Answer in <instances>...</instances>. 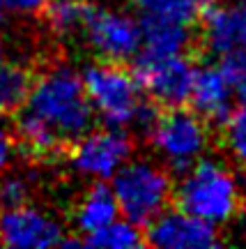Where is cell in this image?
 Here are the masks:
<instances>
[{
  "instance_id": "cell-1",
  "label": "cell",
  "mask_w": 246,
  "mask_h": 249,
  "mask_svg": "<svg viewBox=\"0 0 246 249\" xmlns=\"http://www.w3.org/2000/svg\"><path fill=\"white\" fill-rule=\"evenodd\" d=\"M23 107L44 120L67 145L90 132L95 120V108L85 95L83 81L67 65H53L37 76Z\"/></svg>"
},
{
  "instance_id": "cell-2",
  "label": "cell",
  "mask_w": 246,
  "mask_h": 249,
  "mask_svg": "<svg viewBox=\"0 0 246 249\" xmlns=\"http://www.w3.org/2000/svg\"><path fill=\"white\" fill-rule=\"evenodd\" d=\"M180 210L212 226L228 224L242 208V187L232 171L219 160H198L177 187Z\"/></svg>"
},
{
  "instance_id": "cell-3",
  "label": "cell",
  "mask_w": 246,
  "mask_h": 249,
  "mask_svg": "<svg viewBox=\"0 0 246 249\" xmlns=\"http://www.w3.org/2000/svg\"><path fill=\"white\" fill-rule=\"evenodd\" d=\"M113 194L120 214L136 226H148L173 198V182L166 169L148 160L124 161L113 176Z\"/></svg>"
},
{
  "instance_id": "cell-4",
  "label": "cell",
  "mask_w": 246,
  "mask_h": 249,
  "mask_svg": "<svg viewBox=\"0 0 246 249\" xmlns=\"http://www.w3.org/2000/svg\"><path fill=\"white\" fill-rule=\"evenodd\" d=\"M83 88L92 108L111 127H127L141 107V86L133 71L124 70L120 62H99L83 71Z\"/></svg>"
},
{
  "instance_id": "cell-5",
  "label": "cell",
  "mask_w": 246,
  "mask_h": 249,
  "mask_svg": "<svg viewBox=\"0 0 246 249\" xmlns=\"http://www.w3.org/2000/svg\"><path fill=\"white\" fill-rule=\"evenodd\" d=\"M148 136L168 166L177 173L191 169L210 145L207 123L198 113L184 111L182 107L159 113L157 123Z\"/></svg>"
},
{
  "instance_id": "cell-6",
  "label": "cell",
  "mask_w": 246,
  "mask_h": 249,
  "mask_svg": "<svg viewBox=\"0 0 246 249\" xmlns=\"http://www.w3.org/2000/svg\"><path fill=\"white\" fill-rule=\"evenodd\" d=\"M133 58V76L141 90L148 92L157 107L177 108L189 102L196 67L186 58V53L148 55L138 51Z\"/></svg>"
},
{
  "instance_id": "cell-7",
  "label": "cell",
  "mask_w": 246,
  "mask_h": 249,
  "mask_svg": "<svg viewBox=\"0 0 246 249\" xmlns=\"http://www.w3.org/2000/svg\"><path fill=\"white\" fill-rule=\"evenodd\" d=\"M131 139L120 127H113V129L85 132L69 145L67 157L71 166L83 176L95 180H108L131 157Z\"/></svg>"
},
{
  "instance_id": "cell-8",
  "label": "cell",
  "mask_w": 246,
  "mask_h": 249,
  "mask_svg": "<svg viewBox=\"0 0 246 249\" xmlns=\"http://www.w3.org/2000/svg\"><path fill=\"white\" fill-rule=\"evenodd\" d=\"M0 245L7 247H65L81 245V238H67L60 222L30 205L0 210Z\"/></svg>"
},
{
  "instance_id": "cell-9",
  "label": "cell",
  "mask_w": 246,
  "mask_h": 249,
  "mask_svg": "<svg viewBox=\"0 0 246 249\" xmlns=\"http://www.w3.org/2000/svg\"><path fill=\"white\" fill-rule=\"evenodd\" d=\"M83 33L92 49L111 62L129 60L141 51V23L124 12L92 5Z\"/></svg>"
},
{
  "instance_id": "cell-10",
  "label": "cell",
  "mask_w": 246,
  "mask_h": 249,
  "mask_svg": "<svg viewBox=\"0 0 246 249\" xmlns=\"http://www.w3.org/2000/svg\"><path fill=\"white\" fill-rule=\"evenodd\" d=\"M221 242L216 226L184 210H164L148 224L145 245L159 249H210Z\"/></svg>"
},
{
  "instance_id": "cell-11",
  "label": "cell",
  "mask_w": 246,
  "mask_h": 249,
  "mask_svg": "<svg viewBox=\"0 0 246 249\" xmlns=\"http://www.w3.org/2000/svg\"><path fill=\"white\" fill-rule=\"evenodd\" d=\"M202 44L212 55H226L246 49V9L239 2L207 5L200 14Z\"/></svg>"
},
{
  "instance_id": "cell-12",
  "label": "cell",
  "mask_w": 246,
  "mask_h": 249,
  "mask_svg": "<svg viewBox=\"0 0 246 249\" xmlns=\"http://www.w3.org/2000/svg\"><path fill=\"white\" fill-rule=\"evenodd\" d=\"M232 90L223 79L219 67H202L196 70L194 86L189 102L194 104L196 113L210 124H223L232 111Z\"/></svg>"
},
{
  "instance_id": "cell-13",
  "label": "cell",
  "mask_w": 246,
  "mask_h": 249,
  "mask_svg": "<svg viewBox=\"0 0 246 249\" xmlns=\"http://www.w3.org/2000/svg\"><path fill=\"white\" fill-rule=\"evenodd\" d=\"M141 23V53L148 55H177L186 53L191 46V33L186 23L143 14Z\"/></svg>"
},
{
  "instance_id": "cell-14",
  "label": "cell",
  "mask_w": 246,
  "mask_h": 249,
  "mask_svg": "<svg viewBox=\"0 0 246 249\" xmlns=\"http://www.w3.org/2000/svg\"><path fill=\"white\" fill-rule=\"evenodd\" d=\"M117 217H120V208H117L113 189L99 180L92 187H88L85 194L81 196L79 205H76V214H74V224L81 233L90 235V233L115 222Z\"/></svg>"
},
{
  "instance_id": "cell-15",
  "label": "cell",
  "mask_w": 246,
  "mask_h": 249,
  "mask_svg": "<svg viewBox=\"0 0 246 249\" xmlns=\"http://www.w3.org/2000/svg\"><path fill=\"white\" fill-rule=\"evenodd\" d=\"M14 116H16L18 143H21V148H26L33 157H37V160H51V157H58L62 152H67L69 145L62 141L44 120H39V118L33 116L26 108L16 111Z\"/></svg>"
},
{
  "instance_id": "cell-16",
  "label": "cell",
  "mask_w": 246,
  "mask_h": 249,
  "mask_svg": "<svg viewBox=\"0 0 246 249\" xmlns=\"http://www.w3.org/2000/svg\"><path fill=\"white\" fill-rule=\"evenodd\" d=\"M33 86V74L16 62H0V116H14L23 108Z\"/></svg>"
},
{
  "instance_id": "cell-17",
  "label": "cell",
  "mask_w": 246,
  "mask_h": 249,
  "mask_svg": "<svg viewBox=\"0 0 246 249\" xmlns=\"http://www.w3.org/2000/svg\"><path fill=\"white\" fill-rule=\"evenodd\" d=\"M90 9L92 5L85 0H46L42 14L55 35L69 37L83 33Z\"/></svg>"
},
{
  "instance_id": "cell-18",
  "label": "cell",
  "mask_w": 246,
  "mask_h": 249,
  "mask_svg": "<svg viewBox=\"0 0 246 249\" xmlns=\"http://www.w3.org/2000/svg\"><path fill=\"white\" fill-rule=\"evenodd\" d=\"M83 245L90 247H106V249H136L145 245V235H143L141 226L131 224L129 219H115L108 226L99 229V231L90 233L85 238H81Z\"/></svg>"
},
{
  "instance_id": "cell-19",
  "label": "cell",
  "mask_w": 246,
  "mask_h": 249,
  "mask_svg": "<svg viewBox=\"0 0 246 249\" xmlns=\"http://www.w3.org/2000/svg\"><path fill=\"white\" fill-rule=\"evenodd\" d=\"M136 2L148 17L168 18V21L189 26L200 18V14L212 0H136Z\"/></svg>"
},
{
  "instance_id": "cell-20",
  "label": "cell",
  "mask_w": 246,
  "mask_h": 249,
  "mask_svg": "<svg viewBox=\"0 0 246 249\" xmlns=\"http://www.w3.org/2000/svg\"><path fill=\"white\" fill-rule=\"evenodd\" d=\"M221 127H223V136H226V145H228L230 155L246 169V99L239 108L230 111L228 120Z\"/></svg>"
},
{
  "instance_id": "cell-21",
  "label": "cell",
  "mask_w": 246,
  "mask_h": 249,
  "mask_svg": "<svg viewBox=\"0 0 246 249\" xmlns=\"http://www.w3.org/2000/svg\"><path fill=\"white\" fill-rule=\"evenodd\" d=\"M221 74L228 81L232 95L242 102L246 99V49L221 55Z\"/></svg>"
},
{
  "instance_id": "cell-22",
  "label": "cell",
  "mask_w": 246,
  "mask_h": 249,
  "mask_svg": "<svg viewBox=\"0 0 246 249\" xmlns=\"http://www.w3.org/2000/svg\"><path fill=\"white\" fill-rule=\"evenodd\" d=\"M30 194H33V187L26 176L7 173L0 178V210L26 205L30 201Z\"/></svg>"
},
{
  "instance_id": "cell-23",
  "label": "cell",
  "mask_w": 246,
  "mask_h": 249,
  "mask_svg": "<svg viewBox=\"0 0 246 249\" xmlns=\"http://www.w3.org/2000/svg\"><path fill=\"white\" fill-rule=\"evenodd\" d=\"M46 0H0V12L18 14V17H35L42 14Z\"/></svg>"
},
{
  "instance_id": "cell-24",
  "label": "cell",
  "mask_w": 246,
  "mask_h": 249,
  "mask_svg": "<svg viewBox=\"0 0 246 249\" xmlns=\"http://www.w3.org/2000/svg\"><path fill=\"white\" fill-rule=\"evenodd\" d=\"M12 157H14V139L9 136L5 124L0 123V173L9 169Z\"/></svg>"
},
{
  "instance_id": "cell-25",
  "label": "cell",
  "mask_w": 246,
  "mask_h": 249,
  "mask_svg": "<svg viewBox=\"0 0 246 249\" xmlns=\"http://www.w3.org/2000/svg\"><path fill=\"white\" fill-rule=\"evenodd\" d=\"M2 28H5V12H0V33H2Z\"/></svg>"
},
{
  "instance_id": "cell-26",
  "label": "cell",
  "mask_w": 246,
  "mask_h": 249,
  "mask_svg": "<svg viewBox=\"0 0 246 249\" xmlns=\"http://www.w3.org/2000/svg\"><path fill=\"white\" fill-rule=\"evenodd\" d=\"M237 2H239V5H242V7L246 9V0H237Z\"/></svg>"
},
{
  "instance_id": "cell-27",
  "label": "cell",
  "mask_w": 246,
  "mask_h": 249,
  "mask_svg": "<svg viewBox=\"0 0 246 249\" xmlns=\"http://www.w3.org/2000/svg\"><path fill=\"white\" fill-rule=\"evenodd\" d=\"M0 62H2V51H0Z\"/></svg>"
}]
</instances>
